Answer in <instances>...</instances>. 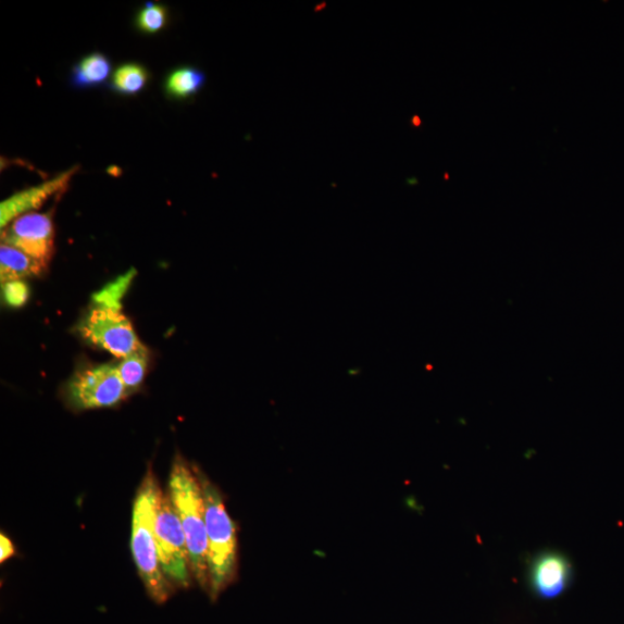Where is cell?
Segmentation results:
<instances>
[{"label":"cell","instance_id":"3957f363","mask_svg":"<svg viewBox=\"0 0 624 624\" xmlns=\"http://www.w3.org/2000/svg\"><path fill=\"white\" fill-rule=\"evenodd\" d=\"M203 489L209 541V596L217 600L235 581L237 572V528L229 516L222 492L196 467Z\"/></svg>","mask_w":624,"mask_h":624},{"label":"cell","instance_id":"30bf717a","mask_svg":"<svg viewBox=\"0 0 624 624\" xmlns=\"http://www.w3.org/2000/svg\"><path fill=\"white\" fill-rule=\"evenodd\" d=\"M113 72L112 61L107 54L95 51L72 66L70 83L78 89L98 88L112 79Z\"/></svg>","mask_w":624,"mask_h":624},{"label":"cell","instance_id":"7a4b0ae2","mask_svg":"<svg viewBox=\"0 0 624 624\" xmlns=\"http://www.w3.org/2000/svg\"><path fill=\"white\" fill-rule=\"evenodd\" d=\"M160 492L155 475L149 470L134 503L132 550L147 594L157 603H164L170 599L173 586L163 575L155 540L154 523Z\"/></svg>","mask_w":624,"mask_h":624},{"label":"cell","instance_id":"52a82bcc","mask_svg":"<svg viewBox=\"0 0 624 624\" xmlns=\"http://www.w3.org/2000/svg\"><path fill=\"white\" fill-rule=\"evenodd\" d=\"M2 242L22 250L48 267L54 252L53 210L32 212L15 219L2 230Z\"/></svg>","mask_w":624,"mask_h":624},{"label":"cell","instance_id":"e0dca14e","mask_svg":"<svg viewBox=\"0 0 624 624\" xmlns=\"http://www.w3.org/2000/svg\"><path fill=\"white\" fill-rule=\"evenodd\" d=\"M4 302L12 308L24 307L30 296L28 285L24 280H13L2 284Z\"/></svg>","mask_w":624,"mask_h":624},{"label":"cell","instance_id":"5bb4252c","mask_svg":"<svg viewBox=\"0 0 624 624\" xmlns=\"http://www.w3.org/2000/svg\"><path fill=\"white\" fill-rule=\"evenodd\" d=\"M150 353L143 346L138 352L128 355L116 364L118 375L128 394L140 387L149 370Z\"/></svg>","mask_w":624,"mask_h":624},{"label":"cell","instance_id":"277c9868","mask_svg":"<svg viewBox=\"0 0 624 624\" xmlns=\"http://www.w3.org/2000/svg\"><path fill=\"white\" fill-rule=\"evenodd\" d=\"M154 529L163 575L172 586L189 589L194 575L185 531L170 494L162 490L157 503Z\"/></svg>","mask_w":624,"mask_h":624},{"label":"cell","instance_id":"9c48e42d","mask_svg":"<svg viewBox=\"0 0 624 624\" xmlns=\"http://www.w3.org/2000/svg\"><path fill=\"white\" fill-rule=\"evenodd\" d=\"M79 170V166H73L39 186L15 192L3 200L0 203V228L4 230L15 219L41 209L51 197L63 195Z\"/></svg>","mask_w":624,"mask_h":624},{"label":"cell","instance_id":"5b68a950","mask_svg":"<svg viewBox=\"0 0 624 624\" xmlns=\"http://www.w3.org/2000/svg\"><path fill=\"white\" fill-rule=\"evenodd\" d=\"M127 395L114 364L80 365L65 385L66 401L76 411L114 408Z\"/></svg>","mask_w":624,"mask_h":624},{"label":"cell","instance_id":"8fae6325","mask_svg":"<svg viewBox=\"0 0 624 624\" xmlns=\"http://www.w3.org/2000/svg\"><path fill=\"white\" fill-rule=\"evenodd\" d=\"M47 267L20 249L2 244L0 247V279L2 284L40 277Z\"/></svg>","mask_w":624,"mask_h":624},{"label":"cell","instance_id":"6da1fadb","mask_svg":"<svg viewBox=\"0 0 624 624\" xmlns=\"http://www.w3.org/2000/svg\"><path fill=\"white\" fill-rule=\"evenodd\" d=\"M169 494L185 531L192 575L201 589L209 594V541L203 489L196 469L178 453L171 472Z\"/></svg>","mask_w":624,"mask_h":624},{"label":"cell","instance_id":"4fadbf2b","mask_svg":"<svg viewBox=\"0 0 624 624\" xmlns=\"http://www.w3.org/2000/svg\"><path fill=\"white\" fill-rule=\"evenodd\" d=\"M150 80L149 68L137 62H126L114 70L112 79L109 82V89L121 97H137Z\"/></svg>","mask_w":624,"mask_h":624},{"label":"cell","instance_id":"2e32d148","mask_svg":"<svg viewBox=\"0 0 624 624\" xmlns=\"http://www.w3.org/2000/svg\"><path fill=\"white\" fill-rule=\"evenodd\" d=\"M135 277L136 270L132 269L121 275L116 280L107 284L101 290L95 294V305L122 311V300L125 297L128 287L132 286Z\"/></svg>","mask_w":624,"mask_h":624},{"label":"cell","instance_id":"ac0fdd59","mask_svg":"<svg viewBox=\"0 0 624 624\" xmlns=\"http://www.w3.org/2000/svg\"><path fill=\"white\" fill-rule=\"evenodd\" d=\"M13 556H15L13 542L5 535L0 536V562L4 563Z\"/></svg>","mask_w":624,"mask_h":624},{"label":"cell","instance_id":"ba28073f","mask_svg":"<svg viewBox=\"0 0 624 624\" xmlns=\"http://www.w3.org/2000/svg\"><path fill=\"white\" fill-rule=\"evenodd\" d=\"M574 577L571 560L558 550H544L532 560L528 567L531 590L541 599H556L561 596Z\"/></svg>","mask_w":624,"mask_h":624},{"label":"cell","instance_id":"9a60e30c","mask_svg":"<svg viewBox=\"0 0 624 624\" xmlns=\"http://www.w3.org/2000/svg\"><path fill=\"white\" fill-rule=\"evenodd\" d=\"M170 24V9L161 3L147 2L135 16V27L146 35H155Z\"/></svg>","mask_w":624,"mask_h":624},{"label":"cell","instance_id":"8992f818","mask_svg":"<svg viewBox=\"0 0 624 624\" xmlns=\"http://www.w3.org/2000/svg\"><path fill=\"white\" fill-rule=\"evenodd\" d=\"M80 337L90 346L124 359L143 347L132 322L120 310L95 305L78 324Z\"/></svg>","mask_w":624,"mask_h":624},{"label":"cell","instance_id":"7c38bea8","mask_svg":"<svg viewBox=\"0 0 624 624\" xmlns=\"http://www.w3.org/2000/svg\"><path fill=\"white\" fill-rule=\"evenodd\" d=\"M205 84V72L194 66H178L164 78L163 91L171 100L185 101L196 97Z\"/></svg>","mask_w":624,"mask_h":624}]
</instances>
